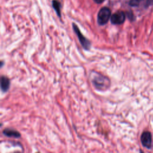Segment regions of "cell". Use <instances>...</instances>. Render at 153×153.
<instances>
[{
    "mask_svg": "<svg viewBox=\"0 0 153 153\" xmlns=\"http://www.w3.org/2000/svg\"><path fill=\"white\" fill-rule=\"evenodd\" d=\"M90 78L92 84L98 90L105 91L110 87V79L97 71H91L90 74Z\"/></svg>",
    "mask_w": 153,
    "mask_h": 153,
    "instance_id": "1",
    "label": "cell"
},
{
    "mask_svg": "<svg viewBox=\"0 0 153 153\" xmlns=\"http://www.w3.org/2000/svg\"><path fill=\"white\" fill-rule=\"evenodd\" d=\"M72 27L82 48L85 50H88L91 47L90 41L82 35V33L80 32L78 27L75 23L72 24Z\"/></svg>",
    "mask_w": 153,
    "mask_h": 153,
    "instance_id": "2",
    "label": "cell"
},
{
    "mask_svg": "<svg viewBox=\"0 0 153 153\" xmlns=\"http://www.w3.org/2000/svg\"><path fill=\"white\" fill-rule=\"evenodd\" d=\"M111 17V10L107 7L101 8L97 15V22L99 25H105Z\"/></svg>",
    "mask_w": 153,
    "mask_h": 153,
    "instance_id": "3",
    "label": "cell"
},
{
    "mask_svg": "<svg viewBox=\"0 0 153 153\" xmlns=\"http://www.w3.org/2000/svg\"><path fill=\"white\" fill-rule=\"evenodd\" d=\"M125 19V14L123 11H118L111 16V22L114 25H120L124 23Z\"/></svg>",
    "mask_w": 153,
    "mask_h": 153,
    "instance_id": "4",
    "label": "cell"
},
{
    "mask_svg": "<svg viewBox=\"0 0 153 153\" xmlns=\"http://www.w3.org/2000/svg\"><path fill=\"white\" fill-rule=\"evenodd\" d=\"M140 140L142 145L148 148L151 146V134L149 131L143 132L140 137Z\"/></svg>",
    "mask_w": 153,
    "mask_h": 153,
    "instance_id": "5",
    "label": "cell"
},
{
    "mask_svg": "<svg viewBox=\"0 0 153 153\" xmlns=\"http://www.w3.org/2000/svg\"><path fill=\"white\" fill-rule=\"evenodd\" d=\"M2 133L8 137L19 138L21 136L20 133L18 131L12 128H5L2 131Z\"/></svg>",
    "mask_w": 153,
    "mask_h": 153,
    "instance_id": "6",
    "label": "cell"
},
{
    "mask_svg": "<svg viewBox=\"0 0 153 153\" xmlns=\"http://www.w3.org/2000/svg\"><path fill=\"white\" fill-rule=\"evenodd\" d=\"M10 85V80L5 76H2L1 78V88L3 92H6L8 90Z\"/></svg>",
    "mask_w": 153,
    "mask_h": 153,
    "instance_id": "7",
    "label": "cell"
},
{
    "mask_svg": "<svg viewBox=\"0 0 153 153\" xmlns=\"http://www.w3.org/2000/svg\"><path fill=\"white\" fill-rule=\"evenodd\" d=\"M53 6L54 10H56L57 14L60 17V4L59 3V1L54 0L53 1Z\"/></svg>",
    "mask_w": 153,
    "mask_h": 153,
    "instance_id": "8",
    "label": "cell"
},
{
    "mask_svg": "<svg viewBox=\"0 0 153 153\" xmlns=\"http://www.w3.org/2000/svg\"><path fill=\"white\" fill-rule=\"evenodd\" d=\"M105 0H94V1L96 2V3H97V4H100V3H102Z\"/></svg>",
    "mask_w": 153,
    "mask_h": 153,
    "instance_id": "9",
    "label": "cell"
}]
</instances>
